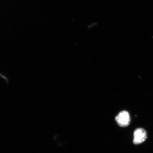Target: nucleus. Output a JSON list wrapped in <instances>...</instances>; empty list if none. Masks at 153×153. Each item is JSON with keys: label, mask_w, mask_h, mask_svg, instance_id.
<instances>
[{"label": "nucleus", "mask_w": 153, "mask_h": 153, "mask_svg": "<svg viewBox=\"0 0 153 153\" xmlns=\"http://www.w3.org/2000/svg\"><path fill=\"white\" fill-rule=\"evenodd\" d=\"M115 120L119 126L124 127L129 125L130 117L128 111H123L118 114L115 118Z\"/></svg>", "instance_id": "obj_1"}, {"label": "nucleus", "mask_w": 153, "mask_h": 153, "mask_svg": "<svg viewBox=\"0 0 153 153\" xmlns=\"http://www.w3.org/2000/svg\"><path fill=\"white\" fill-rule=\"evenodd\" d=\"M147 139V133L143 128H137L134 134L133 143L134 144L138 145L143 143Z\"/></svg>", "instance_id": "obj_2"}]
</instances>
